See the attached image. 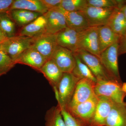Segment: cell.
Here are the masks:
<instances>
[{"instance_id": "obj_1", "label": "cell", "mask_w": 126, "mask_h": 126, "mask_svg": "<svg viewBox=\"0 0 126 126\" xmlns=\"http://www.w3.org/2000/svg\"><path fill=\"white\" fill-rule=\"evenodd\" d=\"M80 79L72 73H63L58 86L57 91L55 92L60 108L66 109L70 102L78 82Z\"/></svg>"}, {"instance_id": "obj_2", "label": "cell", "mask_w": 126, "mask_h": 126, "mask_svg": "<svg viewBox=\"0 0 126 126\" xmlns=\"http://www.w3.org/2000/svg\"><path fill=\"white\" fill-rule=\"evenodd\" d=\"M123 83L117 80L97 81L94 92L97 97H104L115 103H123L126 96L122 89Z\"/></svg>"}, {"instance_id": "obj_3", "label": "cell", "mask_w": 126, "mask_h": 126, "mask_svg": "<svg viewBox=\"0 0 126 126\" xmlns=\"http://www.w3.org/2000/svg\"><path fill=\"white\" fill-rule=\"evenodd\" d=\"M118 42L113 44L101 53L99 59L109 75L111 78L122 82L118 59Z\"/></svg>"}, {"instance_id": "obj_4", "label": "cell", "mask_w": 126, "mask_h": 126, "mask_svg": "<svg viewBox=\"0 0 126 126\" xmlns=\"http://www.w3.org/2000/svg\"><path fill=\"white\" fill-rule=\"evenodd\" d=\"M78 49L86 50L99 58L98 27H90L79 32Z\"/></svg>"}, {"instance_id": "obj_5", "label": "cell", "mask_w": 126, "mask_h": 126, "mask_svg": "<svg viewBox=\"0 0 126 126\" xmlns=\"http://www.w3.org/2000/svg\"><path fill=\"white\" fill-rule=\"evenodd\" d=\"M75 53L78 55L81 60L88 67L97 79V81L115 79L111 78L109 75L99 58L83 49H78Z\"/></svg>"}, {"instance_id": "obj_6", "label": "cell", "mask_w": 126, "mask_h": 126, "mask_svg": "<svg viewBox=\"0 0 126 126\" xmlns=\"http://www.w3.org/2000/svg\"><path fill=\"white\" fill-rule=\"evenodd\" d=\"M33 41V38L16 35L9 38L2 44L3 51L9 55L14 62L21 53L30 47Z\"/></svg>"}, {"instance_id": "obj_7", "label": "cell", "mask_w": 126, "mask_h": 126, "mask_svg": "<svg viewBox=\"0 0 126 126\" xmlns=\"http://www.w3.org/2000/svg\"><path fill=\"white\" fill-rule=\"evenodd\" d=\"M96 83L89 79H80L78 82L71 101L65 109L87 101L95 96Z\"/></svg>"}, {"instance_id": "obj_8", "label": "cell", "mask_w": 126, "mask_h": 126, "mask_svg": "<svg viewBox=\"0 0 126 126\" xmlns=\"http://www.w3.org/2000/svg\"><path fill=\"white\" fill-rule=\"evenodd\" d=\"M31 47L36 50L47 60L50 59L58 46L56 34L45 33L33 38Z\"/></svg>"}, {"instance_id": "obj_9", "label": "cell", "mask_w": 126, "mask_h": 126, "mask_svg": "<svg viewBox=\"0 0 126 126\" xmlns=\"http://www.w3.org/2000/svg\"><path fill=\"white\" fill-rule=\"evenodd\" d=\"M116 9L88 6L81 12L86 17L90 27H99L107 24Z\"/></svg>"}, {"instance_id": "obj_10", "label": "cell", "mask_w": 126, "mask_h": 126, "mask_svg": "<svg viewBox=\"0 0 126 126\" xmlns=\"http://www.w3.org/2000/svg\"><path fill=\"white\" fill-rule=\"evenodd\" d=\"M63 73H71L75 67L76 61L74 53L58 45L50 58Z\"/></svg>"}, {"instance_id": "obj_11", "label": "cell", "mask_w": 126, "mask_h": 126, "mask_svg": "<svg viewBox=\"0 0 126 126\" xmlns=\"http://www.w3.org/2000/svg\"><path fill=\"white\" fill-rule=\"evenodd\" d=\"M98 101V97L95 95L86 101L66 109L74 117L81 119L88 126Z\"/></svg>"}, {"instance_id": "obj_12", "label": "cell", "mask_w": 126, "mask_h": 126, "mask_svg": "<svg viewBox=\"0 0 126 126\" xmlns=\"http://www.w3.org/2000/svg\"><path fill=\"white\" fill-rule=\"evenodd\" d=\"M43 15L46 21V33L57 34L67 27L64 16L59 7L48 10Z\"/></svg>"}, {"instance_id": "obj_13", "label": "cell", "mask_w": 126, "mask_h": 126, "mask_svg": "<svg viewBox=\"0 0 126 126\" xmlns=\"http://www.w3.org/2000/svg\"><path fill=\"white\" fill-rule=\"evenodd\" d=\"M98 97V102L88 126H105L106 119L115 103L107 98Z\"/></svg>"}, {"instance_id": "obj_14", "label": "cell", "mask_w": 126, "mask_h": 126, "mask_svg": "<svg viewBox=\"0 0 126 126\" xmlns=\"http://www.w3.org/2000/svg\"><path fill=\"white\" fill-rule=\"evenodd\" d=\"M47 60L38 51L30 47L19 56L15 63L30 66L39 71L45 64Z\"/></svg>"}, {"instance_id": "obj_15", "label": "cell", "mask_w": 126, "mask_h": 126, "mask_svg": "<svg viewBox=\"0 0 126 126\" xmlns=\"http://www.w3.org/2000/svg\"><path fill=\"white\" fill-rule=\"evenodd\" d=\"M65 18L67 27L78 32L90 27L87 19L81 12H69L59 7Z\"/></svg>"}, {"instance_id": "obj_16", "label": "cell", "mask_w": 126, "mask_h": 126, "mask_svg": "<svg viewBox=\"0 0 126 126\" xmlns=\"http://www.w3.org/2000/svg\"><path fill=\"white\" fill-rule=\"evenodd\" d=\"M79 32L67 27L56 34L58 45L75 53L78 50Z\"/></svg>"}, {"instance_id": "obj_17", "label": "cell", "mask_w": 126, "mask_h": 126, "mask_svg": "<svg viewBox=\"0 0 126 126\" xmlns=\"http://www.w3.org/2000/svg\"><path fill=\"white\" fill-rule=\"evenodd\" d=\"M39 72L44 75L53 89L54 92H56L63 73L59 68L53 61L49 59L47 60Z\"/></svg>"}, {"instance_id": "obj_18", "label": "cell", "mask_w": 126, "mask_h": 126, "mask_svg": "<svg viewBox=\"0 0 126 126\" xmlns=\"http://www.w3.org/2000/svg\"><path fill=\"white\" fill-rule=\"evenodd\" d=\"M105 126H126L125 102L114 103L106 119Z\"/></svg>"}, {"instance_id": "obj_19", "label": "cell", "mask_w": 126, "mask_h": 126, "mask_svg": "<svg viewBox=\"0 0 126 126\" xmlns=\"http://www.w3.org/2000/svg\"><path fill=\"white\" fill-rule=\"evenodd\" d=\"M98 27V41L100 53L119 41L120 37L107 25Z\"/></svg>"}, {"instance_id": "obj_20", "label": "cell", "mask_w": 126, "mask_h": 126, "mask_svg": "<svg viewBox=\"0 0 126 126\" xmlns=\"http://www.w3.org/2000/svg\"><path fill=\"white\" fill-rule=\"evenodd\" d=\"M46 21L44 15L22 27L19 35L33 38L46 33Z\"/></svg>"}, {"instance_id": "obj_21", "label": "cell", "mask_w": 126, "mask_h": 126, "mask_svg": "<svg viewBox=\"0 0 126 126\" xmlns=\"http://www.w3.org/2000/svg\"><path fill=\"white\" fill-rule=\"evenodd\" d=\"M15 24L22 27L29 24L42 14L23 10L14 9L7 12Z\"/></svg>"}, {"instance_id": "obj_22", "label": "cell", "mask_w": 126, "mask_h": 126, "mask_svg": "<svg viewBox=\"0 0 126 126\" xmlns=\"http://www.w3.org/2000/svg\"><path fill=\"white\" fill-rule=\"evenodd\" d=\"M107 25L120 37L124 35L126 32V18L121 8L115 9Z\"/></svg>"}, {"instance_id": "obj_23", "label": "cell", "mask_w": 126, "mask_h": 126, "mask_svg": "<svg viewBox=\"0 0 126 126\" xmlns=\"http://www.w3.org/2000/svg\"><path fill=\"white\" fill-rule=\"evenodd\" d=\"M14 9H23L43 15L48 11L41 0H14L10 10Z\"/></svg>"}, {"instance_id": "obj_24", "label": "cell", "mask_w": 126, "mask_h": 126, "mask_svg": "<svg viewBox=\"0 0 126 126\" xmlns=\"http://www.w3.org/2000/svg\"><path fill=\"white\" fill-rule=\"evenodd\" d=\"M74 55L76 61V64L72 72L73 74L79 79L84 78L88 79L96 83L97 79L93 74L88 67L81 60L76 53H74Z\"/></svg>"}, {"instance_id": "obj_25", "label": "cell", "mask_w": 126, "mask_h": 126, "mask_svg": "<svg viewBox=\"0 0 126 126\" xmlns=\"http://www.w3.org/2000/svg\"><path fill=\"white\" fill-rule=\"evenodd\" d=\"M45 126H65L58 106L49 109L45 115Z\"/></svg>"}, {"instance_id": "obj_26", "label": "cell", "mask_w": 126, "mask_h": 126, "mask_svg": "<svg viewBox=\"0 0 126 126\" xmlns=\"http://www.w3.org/2000/svg\"><path fill=\"white\" fill-rule=\"evenodd\" d=\"M15 24L7 12L0 14V27L9 38L16 36Z\"/></svg>"}, {"instance_id": "obj_27", "label": "cell", "mask_w": 126, "mask_h": 126, "mask_svg": "<svg viewBox=\"0 0 126 126\" xmlns=\"http://www.w3.org/2000/svg\"><path fill=\"white\" fill-rule=\"evenodd\" d=\"M87 6V0H62L60 7L66 11L81 12Z\"/></svg>"}, {"instance_id": "obj_28", "label": "cell", "mask_w": 126, "mask_h": 126, "mask_svg": "<svg viewBox=\"0 0 126 126\" xmlns=\"http://www.w3.org/2000/svg\"><path fill=\"white\" fill-rule=\"evenodd\" d=\"M88 6L103 8H121L126 1L116 0H87Z\"/></svg>"}, {"instance_id": "obj_29", "label": "cell", "mask_w": 126, "mask_h": 126, "mask_svg": "<svg viewBox=\"0 0 126 126\" xmlns=\"http://www.w3.org/2000/svg\"><path fill=\"white\" fill-rule=\"evenodd\" d=\"M15 65L14 61L5 51H0V77L6 74Z\"/></svg>"}, {"instance_id": "obj_30", "label": "cell", "mask_w": 126, "mask_h": 126, "mask_svg": "<svg viewBox=\"0 0 126 126\" xmlns=\"http://www.w3.org/2000/svg\"><path fill=\"white\" fill-rule=\"evenodd\" d=\"M60 109L65 126H88L83 121L74 117L65 109Z\"/></svg>"}, {"instance_id": "obj_31", "label": "cell", "mask_w": 126, "mask_h": 126, "mask_svg": "<svg viewBox=\"0 0 126 126\" xmlns=\"http://www.w3.org/2000/svg\"><path fill=\"white\" fill-rule=\"evenodd\" d=\"M48 10L60 7L62 0H41Z\"/></svg>"}, {"instance_id": "obj_32", "label": "cell", "mask_w": 126, "mask_h": 126, "mask_svg": "<svg viewBox=\"0 0 126 126\" xmlns=\"http://www.w3.org/2000/svg\"><path fill=\"white\" fill-rule=\"evenodd\" d=\"M14 0H0V14L7 13L10 10Z\"/></svg>"}, {"instance_id": "obj_33", "label": "cell", "mask_w": 126, "mask_h": 126, "mask_svg": "<svg viewBox=\"0 0 126 126\" xmlns=\"http://www.w3.org/2000/svg\"><path fill=\"white\" fill-rule=\"evenodd\" d=\"M126 54V32L120 37L118 42V56Z\"/></svg>"}, {"instance_id": "obj_34", "label": "cell", "mask_w": 126, "mask_h": 126, "mask_svg": "<svg viewBox=\"0 0 126 126\" xmlns=\"http://www.w3.org/2000/svg\"><path fill=\"white\" fill-rule=\"evenodd\" d=\"M9 38L0 27V44L4 43Z\"/></svg>"}, {"instance_id": "obj_35", "label": "cell", "mask_w": 126, "mask_h": 126, "mask_svg": "<svg viewBox=\"0 0 126 126\" xmlns=\"http://www.w3.org/2000/svg\"><path fill=\"white\" fill-rule=\"evenodd\" d=\"M121 9L126 18V3L122 6Z\"/></svg>"}, {"instance_id": "obj_36", "label": "cell", "mask_w": 126, "mask_h": 126, "mask_svg": "<svg viewBox=\"0 0 126 126\" xmlns=\"http://www.w3.org/2000/svg\"><path fill=\"white\" fill-rule=\"evenodd\" d=\"M122 89L123 92L126 94V83L124 82L122 83Z\"/></svg>"}, {"instance_id": "obj_37", "label": "cell", "mask_w": 126, "mask_h": 126, "mask_svg": "<svg viewBox=\"0 0 126 126\" xmlns=\"http://www.w3.org/2000/svg\"><path fill=\"white\" fill-rule=\"evenodd\" d=\"M1 50H3V45H2V44H0V51Z\"/></svg>"}, {"instance_id": "obj_38", "label": "cell", "mask_w": 126, "mask_h": 126, "mask_svg": "<svg viewBox=\"0 0 126 126\" xmlns=\"http://www.w3.org/2000/svg\"></svg>"}]
</instances>
